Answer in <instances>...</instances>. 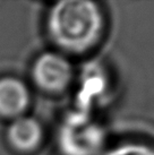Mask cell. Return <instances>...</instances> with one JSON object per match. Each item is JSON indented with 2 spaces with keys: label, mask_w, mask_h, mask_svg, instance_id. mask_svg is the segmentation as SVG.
<instances>
[{
  "label": "cell",
  "mask_w": 154,
  "mask_h": 155,
  "mask_svg": "<svg viewBox=\"0 0 154 155\" xmlns=\"http://www.w3.org/2000/svg\"><path fill=\"white\" fill-rule=\"evenodd\" d=\"M32 78L35 85L48 93H60L70 86L74 69L70 61L61 53L44 52L32 66Z\"/></svg>",
  "instance_id": "3957f363"
},
{
  "label": "cell",
  "mask_w": 154,
  "mask_h": 155,
  "mask_svg": "<svg viewBox=\"0 0 154 155\" xmlns=\"http://www.w3.org/2000/svg\"><path fill=\"white\" fill-rule=\"evenodd\" d=\"M83 82L84 83H82L78 96L79 110L90 112L91 107L93 105V102L96 97H102L107 90V79L101 71L93 67L89 71H86Z\"/></svg>",
  "instance_id": "8992f818"
},
{
  "label": "cell",
  "mask_w": 154,
  "mask_h": 155,
  "mask_svg": "<svg viewBox=\"0 0 154 155\" xmlns=\"http://www.w3.org/2000/svg\"><path fill=\"white\" fill-rule=\"evenodd\" d=\"M41 124L32 117L22 116L12 121L7 129V139L14 150L21 153L34 152L43 140Z\"/></svg>",
  "instance_id": "5b68a950"
},
{
  "label": "cell",
  "mask_w": 154,
  "mask_h": 155,
  "mask_svg": "<svg viewBox=\"0 0 154 155\" xmlns=\"http://www.w3.org/2000/svg\"><path fill=\"white\" fill-rule=\"evenodd\" d=\"M58 147L62 155H102L105 131L90 112H72L58 130Z\"/></svg>",
  "instance_id": "7a4b0ae2"
},
{
  "label": "cell",
  "mask_w": 154,
  "mask_h": 155,
  "mask_svg": "<svg viewBox=\"0 0 154 155\" xmlns=\"http://www.w3.org/2000/svg\"><path fill=\"white\" fill-rule=\"evenodd\" d=\"M104 30V13L92 0H62L48 13V34L55 45L66 53L92 51L101 42Z\"/></svg>",
  "instance_id": "6da1fadb"
},
{
  "label": "cell",
  "mask_w": 154,
  "mask_h": 155,
  "mask_svg": "<svg viewBox=\"0 0 154 155\" xmlns=\"http://www.w3.org/2000/svg\"><path fill=\"white\" fill-rule=\"evenodd\" d=\"M102 155H154V147L143 143H122L111 147Z\"/></svg>",
  "instance_id": "52a82bcc"
},
{
  "label": "cell",
  "mask_w": 154,
  "mask_h": 155,
  "mask_svg": "<svg viewBox=\"0 0 154 155\" xmlns=\"http://www.w3.org/2000/svg\"><path fill=\"white\" fill-rule=\"evenodd\" d=\"M31 102L25 83L15 77L0 78V117L16 119L22 117Z\"/></svg>",
  "instance_id": "277c9868"
}]
</instances>
